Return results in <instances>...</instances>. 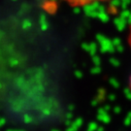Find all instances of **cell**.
Listing matches in <instances>:
<instances>
[{
  "label": "cell",
  "instance_id": "obj_1",
  "mask_svg": "<svg viewBox=\"0 0 131 131\" xmlns=\"http://www.w3.org/2000/svg\"><path fill=\"white\" fill-rule=\"evenodd\" d=\"M64 1L72 7H84V6H89L98 2H104L108 0H64Z\"/></svg>",
  "mask_w": 131,
  "mask_h": 131
}]
</instances>
